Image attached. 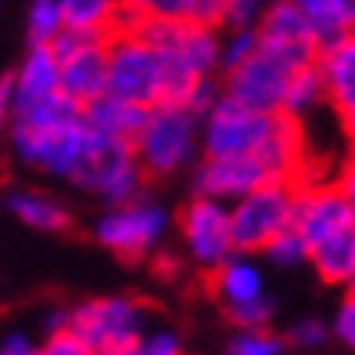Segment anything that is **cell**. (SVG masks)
<instances>
[{"label":"cell","instance_id":"obj_39","mask_svg":"<svg viewBox=\"0 0 355 355\" xmlns=\"http://www.w3.org/2000/svg\"><path fill=\"white\" fill-rule=\"evenodd\" d=\"M221 4H229V0H221Z\"/></svg>","mask_w":355,"mask_h":355},{"label":"cell","instance_id":"obj_20","mask_svg":"<svg viewBox=\"0 0 355 355\" xmlns=\"http://www.w3.org/2000/svg\"><path fill=\"white\" fill-rule=\"evenodd\" d=\"M80 112H84V120L91 131L98 135H109V138H127L131 141L135 131L141 127V116H145V105H135L127 98H116V94L102 91L98 98H91L80 105Z\"/></svg>","mask_w":355,"mask_h":355},{"label":"cell","instance_id":"obj_14","mask_svg":"<svg viewBox=\"0 0 355 355\" xmlns=\"http://www.w3.org/2000/svg\"><path fill=\"white\" fill-rule=\"evenodd\" d=\"M51 51L58 55L62 91L76 105L98 98L105 91V37H87V33L62 29L51 40Z\"/></svg>","mask_w":355,"mask_h":355},{"label":"cell","instance_id":"obj_38","mask_svg":"<svg viewBox=\"0 0 355 355\" xmlns=\"http://www.w3.org/2000/svg\"><path fill=\"white\" fill-rule=\"evenodd\" d=\"M345 15H348V22H352V29H355V0H345Z\"/></svg>","mask_w":355,"mask_h":355},{"label":"cell","instance_id":"obj_22","mask_svg":"<svg viewBox=\"0 0 355 355\" xmlns=\"http://www.w3.org/2000/svg\"><path fill=\"white\" fill-rule=\"evenodd\" d=\"M123 4V22H141V19H196V22H214L221 15V0H120Z\"/></svg>","mask_w":355,"mask_h":355},{"label":"cell","instance_id":"obj_33","mask_svg":"<svg viewBox=\"0 0 355 355\" xmlns=\"http://www.w3.org/2000/svg\"><path fill=\"white\" fill-rule=\"evenodd\" d=\"M40 352L44 355H91L87 345L80 341V334L69 327V322H66V327H58V330H51V334H44Z\"/></svg>","mask_w":355,"mask_h":355},{"label":"cell","instance_id":"obj_6","mask_svg":"<svg viewBox=\"0 0 355 355\" xmlns=\"http://www.w3.org/2000/svg\"><path fill=\"white\" fill-rule=\"evenodd\" d=\"M105 91L145 109L164 102L159 58L153 51V44L131 22H123L120 29H112L105 37Z\"/></svg>","mask_w":355,"mask_h":355},{"label":"cell","instance_id":"obj_21","mask_svg":"<svg viewBox=\"0 0 355 355\" xmlns=\"http://www.w3.org/2000/svg\"><path fill=\"white\" fill-rule=\"evenodd\" d=\"M66 29L87 37H109L123 26V4L120 0H58Z\"/></svg>","mask_w":355,"mask_h":355},{"label":"cell","instance_id":"obj_29","mask_svg":"<svg viewBox=\"0 0 355 355\" xmlns=\"http://www.w3.org/2000/svg\"><path fill=\"white\" fill-rule=\"evenodd\" d=\"M257 51V29L254 26H239V29H221V51H218V62H221V73L239 66L247 55Z\"/></svg>","mask_w":355,"mask_h":355},{"label":"cell","instance_id":"obj_37","mask_svg":"<svg viewBox=\"0 0 355 355\" xmlns=\"http://www.w3.org/2000/svg\"><path fill=\"white\" fill-rule=\"evenodd\" d=\"M66 322H69V309H51V312H47V319H44V334L66 327Z\"/></svg>","mask_w":355,"mask_h":355},{"label":"cell","instance_id":"obj_31","mask_svg":"<svg viewBox=\"0 0 355 355\" xmlns=\"http://www.w3.org/2000/svg\"><path fill=\"white\" fill-rule=\"evenodd\" d=\"M182 352H185V341L171 327H145L135 345V355H182Z\"/></svg>","mask_w":355,"mask_h":355},{"label":"cell","instance_id":"obj_11","mask_svg":"<svg viewBox=\"0 0 355 355\" xmlns=\"http://www.w3.org/2000/svg\"><path fill=\"white\" fill-rule=\"evenodd\" d=\"M178 236H182V250H185L192 268H200V272L218 268L236 250L229 203L192 192V200L178 214Z\"/></svg>","mask_w":355,"mask_h":355},{"label":"cell","instance_id":"obj_8","mask_svg":"<svg viewBox=\"0 0 355 355\" xmlns=\"http://www.w3.org/2000/svg\"><path fill=\"white\" fill-rule=\"evenodd\" d=\"M69 185H76L80 192H87V196L109 207V203H123L138 196L145 189V171L127 138H109V135L91 131L84 164H80Z\"/></svg>","mask_w":355,"mask_h":355},{"label":"cell","instance_id":"obj_5","mask_svg":"<svg viewBox=\"0 0 355 355\" xmlns=\"http://www.w3.org/2000/svg\"><path fill=\"white\" fill-rule=\"evenodd\" d=\"M69 327L91 355H135L141 330L149 327V309L131 294L87 297L69 309Z\"/></svg>","mask_w":355,"mask_h":355},{"label":"cell","instance_id":"obj_17","mask_svg":"<svg viewBox=\"0 0 355 355\" xmlns=\"http://www.w3.org/2000/svg\"><path fill=\"white\" fill-rule=\"evenodd\" d=\"M4 211L33 232H66L73 221L69 207L44 189H11L4 196Z\"/></svg>","mask_w":355,"mask_h":355},{"label":"cell","instance_id":"obj_23","mask_svg":"<svg viewBox=\"0 0 355 355\" xmlns=\"http://www.w3.org/2000/svg\"><path fill=\"white\" fill-rule=\"evenodd\" d=\"M327 105V87H322V80L315 73V66H301L290 73L286 87H283V98H279V112L290 120H309L315 112Z\"/></svg>","mask_w":355,"mask_h":355},{"label":"cell","instance_id":"obj_35","mask_svg":"<svg viewBox=\"0 0 355 355\" xmlns=\"http://www.w3.org/2000/svg\"><path fill=\"white\" fill-rule=\"evenodd\" d=\"M11 112H15V87H11V73H4L0 76V145H4V138H8Z\"/></svg>","mask_w":355,"mask_h":355},{"label":"cell","instance_id":"obj_4","mask_svg":"<svg viewBox=\"0 0 355 355\" xmlns=\"http://www.w3.org/2000/svg\"><path fill=\"white\" fill-rule=\"evenodd\" d=\"M171 229H174L171 211L159 200L145 196V189H141L138 196L123 200V203H109L94 218L91 239L102 250L123 257V261H145L149 254H156L167 243Z\"/></svg>","mask_w":355,"mask_h":355},{"label":"cell","instance_id":"obj_26","mask_svg":"<svg viewBox=\"0 0 355 355\" xmlns=\"http://www.w3.org/2000/svg\"><path fill=\"white\" fill-rule=\"evenodd\" d=\"M229 352L232 355H283L286 337L276 334L272 327H236V334L229 337Z\"/></svg>","mask_w":355,"mask_h":355},{"label":"cell","instance_id":"obj_10","mask_svg":"<svg viewBox=\"0 0 355 355\" xmlns=\"http://www.w3.org/2000/svg\"><path fill=\"white\" fill-rule=\"evenodd\" d=\"M290 214H294V185L290 182H265L243 192L239 200L229 203L236 250L261 254L272 236L290 229Z\"/></svg>","mask_w":355,"mask_h":355},{"label":"cell","instance_id":"obj_24","mask_svg":"<svg viewBox=\"0 0 355 355\" xmlns=\"http://www.w3.org/2000/svg\"><path fill=\"white\" fill-rule=\"evenodd\" d=\"M294 4L301 8L304 19H309L319 44L337 37V33H345V29H352L348 15H345V0H294Z\"/></svg>","mask_w":355,"mask_h":355},{"label":"cell","instance_id":"obj_18","mask_svg":"<svg viewBox=\"0 0 355 355\" xmlns=\"http://www.w3.org/2000/svg\"><path fill=\"white\" fill-rule=\"evenodd\" d=\"M11 87H15V105L19 102H37L47 94L62 91V76H58V55L51 51V44H29V51L11 73Z\"/></svg>","mask_w":355,"mask_h":355},{"label":"cell","instance_id":"obj_32","mask_svg":"<svg viewBox=\"0 0 355 355\" xmlns=\"http://www.w3.org/2000/svg\"><path fill=\"white\" fill-rule=\"evenodd\" d=\"M334 109V120H337V131L345 138V149H355V87H348L345 94L327 102Z\"/></svg>","mask_w":355,"mask_h":355},{"label":"cell","instance_id":"obj_30","mask_svg":"<svg viewBox=\"0 0 355 355\" xmlns=\"http://www.w3.org/2000/svg\"><path fill=\"white\" fill-rule=\"evenodd\" d=\"M330 337H334L341 348L355 352V283L345 286L341 301H337L334 319H330Z\"/></svg>","mask_w":355,"mask_h":355},{"label":"cell","instance_id":"obj_13","mask_svg":"<svg viewBox=\"0 0 355 355\" xmlns=\"http://www.w3.org/2000/svg\"><path fill=\"white\" fill-rule=\"evenodd\" d=\"M254 29H257V47L286 62L290 69H301L315 62L319 37L312 33L309 19L301 15L294 0H265Z\"/></svg>","mask_w":355,"mask_h":355},{"label":"cell","instance_id":"obj_34","mask_svg":"<svg viewBox=\"0 0 355 355\" xmlns=\"http://www.w3.org/2000/svg\"><path fill=\"white\" fill-rule=\"evenodd\" d=\"M37 341L26 330H4L0 334V355H37Z\"/></svg>","mask_w":355,"mask_h":355},{"label":"cell","instance_id":"obj_28","mask_svg":"<svg viewBox=\"0 0 355 355\" xmlns=\"http://www.w3.org/2000/svg\"><path fill=\"white\" fill-rule=\"evenodd\" d=\"M283 337H286V348H297V352H319V348H327V341H334V337H330V322L319 319V315L297 319Z\"/></svg>","mask_w":355,"mask_h":355},{"label":"cell","instance_id":"obj_27","mask_svg":"<svg viewBox=\"0 0 355 355\" xmlns=\"http://www.w3.org/2000/svg\"><path fill=\"white\" fill-rule=\"evenodd\" d=\"M261 257L276 268H301V265H309V243H304L294 229H283L265 243Z\"/></svg>","mask_w":355,"mask_h":355},{"label":"cell","instance_id":"obj_1","mask_svg":"<svg viewBox=\"0 0 355 355\" xmlns=\"http://www.w3.org/2000/svg\"><path fill=\"white\" fill-rule=\"evenodd\" d=\"M153 44L164 69V102H185L207 76H221V29L196 19H141L131 22Z\"/></svg>","mask_w":355,"mask_h":355},{"label":"cell","instance_id":"obj_9","mask_svg":"<svg viewBox=\"0 0 355 355\" xmlns=\"http://www.w3.org/2000/svg\"><path fill=\"white\" fill-rule=\"evenodd\" d=\"M272 123L276 112H261L229 94H218L200 116V156H254Z\"/></svg>","mask_w":355,"mask_h":355},{"label":"cell","instance_id":"obj_16","mask_svg":"<svg viewBox=\"0 0 355 355\" xmlns=\"http://www.w3.org/2000/svg\"><path fill=\"white\" fill-rule=\"evenodd\" d=\"M272 182L257 156H200L192 164V192L232 203L243 192Z\"/></svg>","mask_w":355,"mask_h":355},{"label":"cell","instance_id":"obj_15","mask_svg":"<svg viewBox=\"0 0 355 355\" xmlns=\"http://www.w3.org/2000/svg\"><path fill=\"white\" fill-rule=\"evenodd\" d=\"M290 73L294 69L286 62H279L276 55L257 47L239 66L221 73V94H229V98L243 102L250 109H261V112H279V98H283Z\"/></svg>","mask_w":355,"mask_h":355},{"label":"cell","instance_id":"obj_3","mask_svg":"<svg viewBox=\"0 0 355 355\" xmlns=\"http://www.w3.org/2000/svg\"><path fill=\"white\" fill-rule=\"evenodd\" d=\"M8 149L26 171L47 174L55 182H73V174L84 164V153L91 145V127L84 112L44 123H11L8 127Z\"/></svg>","mask_w":355,"mask_h":355},{"label":"cell","instance_id":"obj_2","mask_svg":"<svg viewBox=\"0 0 355 355\" xmlns=\"http://www.w3.org/2000/svg\"><path fill=\"white\" fill-rule=\"evenodd\" d=\"M131 149L145 178H171L192 171L200 159V116L182 102H156L145 109Z\"/></svg>","mask_w":355,"mask_h":355},{"label":"cell","instance_id":"obj_25","mask_svg":"<svg viewBox=\"0 0 355 355\" xmlns=\"http://www.w3.org/2000/svg\"><path fill=\"white\" fill-rule=\"evenodd\" d=\"M62 29H66V19H62L58 0H29V11H26L29 44H51Z\"/></svg>","mask_w":355,"mask_h":355},{"label":"cell","instance_id":"obj_7","mask_svg":"<svg viewBox=\"0 0 355 355\" xmlns=\"http://www.w3.org/2000/svg\"><path fill=\"white\" fill-rule=\"evenodd\" d=\"M207 276H211V297L218 301V309L232 327H272L276 301L268 297L265 268L257 261V254L232 250Z\"/></svg>","mask_w":355,"mask_h":355},{"label":"cell","instance_id":"obj_19","mask_svg":"<svg viewBox=\"0 0 355 355\" xmlns=\"http://www.w3.org/2000/svg\"><path fill=\"white\" fill-rule=\"evenodd\" d=\"M309 265L327 286H334V290L352 286L355 283V225L312 243L309 247Z\"/></svg>","mask_w":355,"mask_h":355},{"label":"cell","instance_id":"obj_36","mask_svg":"<svg viewBox=\"0 0 355 355\" xmlns=\"http://www.w3.org/2000/svg\"><path fill=\"white\" fill-rule=\"evenodd\" d=\"M334 182L348 192V200L355 203V149H345V159L334 171Z\"/></svg>","mask_w":355,"mask_h":355},{"label":"cell","instance_id":"obj_12","mask_svg":"<svg viewBox=\"0 0 355 355\" xmlns=\"http://www.w3.org/2000/svg\"><path fill=\"white\" fill-rule=\"evenodd\" d=\"M355 225V203L348 192L334 182V178H315L304 174L294 182V214H290V229H294L304 243H319L334 232Z\"/></svg>","mask_w":355,"mask_h":355}]
</instances>
